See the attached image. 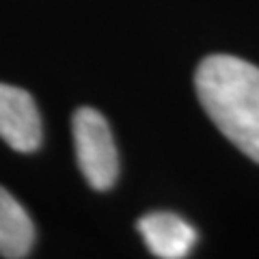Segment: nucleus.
Instances as JSON below:
<instances>
[{
    "instance_id": "nucleus-1",
    "label": "nucleus",
    "mask_w": 259,
    "mask_h": 259,
    "mask_svg": "<svg viewBox=\"0 0 259 259\" xmlns=\"http://www.w3.org/2000/svg\"><path fill=\"white\" fill-rule=\"evenodd\" d=\"M194 87L214 125L259 164V67L238 56L214 54L197 67Z\"/></svg>"
},
{
    "instance_id": "nucleus-2",
    "label": "nucleus",
    "mask_w": 259,
    "mask_h": 259,
    "mask_svg": "<svg viewBox=\"0 0 259 259\" xmlns=\"http://www.w3.org/2000/svg\"><path fill=\"white\" fill-rule=\"evenodd\" d=\"M80 173L95 190H108L117 182L119 158L108 121L93 108H78L71 119Z\"/></svg>"
},
{
    "instance_id": "nucleus-3",
    "label": "nucleus",
    "mask_w": 259,
    "mask_h": 259,
    "mask_svg": "<svg viewBox=\"0 0 259 259\" xmlns=\"http://www.w3.org/2000/svg\"><path fill=\"white\" fill-rule=\"evenodd\" d=\"M41 117L28 91L0 82V139L11 149L28 153L41 145Z\"/></svg>"
},
{
    "instance_id": "nucleus-4",
    "label": "nucleus",
    "mask_w": 259,
    "mask_h": 259,
    "mask_svg": "<svg viewBox=\"0 0 259 259\" xmlns=\"http://www.w3.org/2000/svg\"><path fill=\"white\" fill-rule=\"evenodd\" d=\"M136 227H139L147 248L160 259L188 257L194 242H197L194 227L171 212L147 214L141 218Z\"/></svg>"
},
{
    "instance_id": "nucleus-5",
    "label": "nucleus",
    "mask_w": 259,
    "mask_h": 259,
    "mask_svg": "<svg viewBox=\"0 0 259 259\" xmlns=\"http://www.w3.org/2000/svg\"><path fill=\"white\" fill-rule=\"evenodd\" d=\"M32 242H35V227L28 212L9 190L0 186V257H26Z\"/></svg>"
}]
</instances>
